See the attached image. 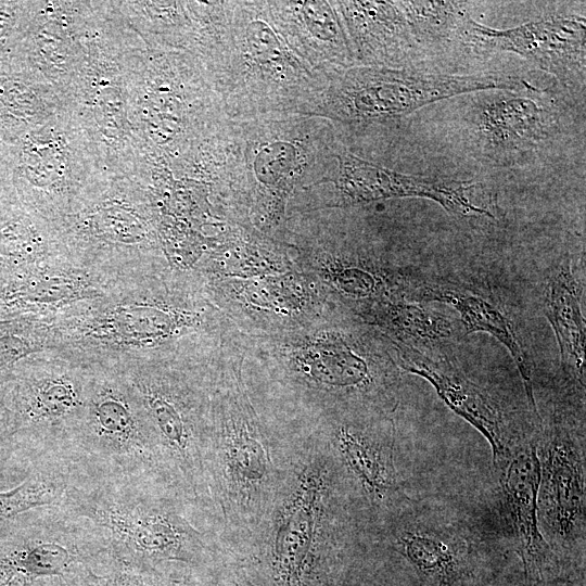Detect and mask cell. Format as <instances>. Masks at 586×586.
Segmentation results:
<instances>
[{
    "label": "cell",
    "instance_id": "d4e9b609",
    "mask_svg": "<svg viewBox=\"0 0 586 586\" xmlns=\"http://www.w3.org/2000/svg\"><path fill=\"white\" fill-rule=\"evenodd\" d=\"M356 65L415 68L422 51L402 1H333Z\"/></svg>",
    "mask_w": 586,
    "mask_h": 586
},
{
    "label": "cell",
    "instance_id": "4316f807",
    "mask_svg": "<svg viewBox=\"0 0 586 586\" xmlns=\"http://www.w3.org/2000/svg\"><path fill=\"white\" fill-rule=\"evenodd\" d=\"M337 448L365 495L375 506L397 509L409 499L393 457L392 431L345 423L336 431Z\"/></svg>",
    "mask_w": 586,
    "mask_h": 586
},
{
    "label": "cell",
    "instance_id": "f35d334b",
    "mask_svg": "<svg viewBox=\"0 0 586 586\" xmlns=\"http://www.w3.org/2000/svg\"><path fill=\"white\" fill-rule=\"evenodd\" d=\"M472 581H473V577L470 578L469 581H467L462 586H476V585L473 584Z\"/></svg>",
    "mask_w": 586,
    "mask_h": 586
},
{
    "label": "cell",
    "instance_id": "e0dca14e",
    "mask_svg": "<svg viewBox=\"0 0 586 586\" xmlns=\"http://www.w3.org/2000/svg\"><path fill=\"white\" fill-rule=\"evenodd\" d=\"M395 550L428 586H462L473 577L482 537L458 510L410 498L398 507Z\"/></svg>",
    "mask_w": 586,
    "mask_h": 586
},
{
    "label": "cell",
    "instance_id": "6da1fadb",
    "mask_svg": "<svg viewBox=\"0 0 586 586\" xmlns=\"http://www.w3.org/2000/svg\"><path fill=\"white\" fill-rule=\"evenodd\" d=\"M56 349L90 364L198 357L230 331L190 270L165 266L118 279L105 295L54 319Z\"/></svg>",
    "mask_w": 586,
    "mask_h": 586
},
{
    "label": "cell",
    "instance_id": "4fadbf2b",
    "mask_svg": "<svg viewBox=\"0 0 586 586\" xmlns=\"http://www.w3.org/2000/svg\"><path fill=\"white\" fill-rule=\"evenodd\" d=\"M111 560L102 533L60 505L24 512L0 525V586H40Z\"/></svg>",
    "mask_w": 586,
    "mask_h": 586
},
{
    "label": "cell",
    "instance_id": "f546056e",
    "mask_svg": "<svg viewBox=\"0 0 586 586\" xmlns=\"http://www.w3.org/2000/svg\"><path fill=\"white\" fill-rule=\"evenodd\" d=\"M354 314L397 346L417 351L442 344L455 334L450 319L404 296L352 307Z\"/></svg>",
    "mask_w": 586,
    "mask_h": 586
},
{
    "label": "cell",
    "instance_id": "8992f818",
    "mask_svg": "<svg viewBox=\"0 0 586 586\" xmlns=\"http://www.w3.org/2000/svg\"><path fill=\"white\" fill-rule=\"evenodd\" d=\"M132 111L152 169H170L230 118L191 54L148 46L135 78Z\"/></svg>",
    "mask_w": 586,
    "mask_h": 586
},
{
    "label": "cell",
    "instance_id": "8d00e7d4",
    "mask_svg": "<svg viewBox=\"0 0 586 586\" xmlns=\"http://www.w3.org/2000/svg\"><path fill=\"white\" fill-rule=\"evenodd\" d=\"M7 394V385L0 384V454L7 453L11 435V417Z\"/></svg>",
    "mask_w": 586,
    "mask_h": 586
},
{
    "label": "cell",
    "instance_id": "d590c367",
    "mask_svg": "<svg viewBox=\"0 0 586 586\" xmlns=\"http://www.w3.org/2000/svg\"><path fill=\"white\" fill-rule=\"evenodd\" d=\"M17 204L13 186L11 144L0 138V211Z\"/></svg>",
    "mask_w": 586,
    "mask_h": 586
},
{
    "label": "cell",
    "instance_id": "3957f363",
    "mask_svg": "<svg viewBox=\"0 0 586 586\" xmlns=\"http://www.w3.org/2000/svg\"><path fill=\"white\" fill-rule=\"evenodd\" d=\"M145 49L116 1H91L82 56L61 98L109 175L150 183L152 168L132 111L135 78Z\"/></svg>",
    "mask_w": 586,
    "mask_h": 586
},
{
    "label": "cell",
    "instance_id": "4dcf8cb0",
    "mask_svg": "<svg viewBox=\"0 0 586 586\" xmlns=\"http://www.w3.org/2000/svg\"><path fill=\"white\" fill-rule=\"evenodd\" d=\"M544 310L558 342L564 377L584 397L586 328L577 284L568 267L549 278Z\"/></svg>",
    "mask_w": 586,
    "mask_h": 586
},
{
    "label": "cell",
    "instance_id": "ac0fdd59",
    "mask_svg": "<svg viewBox=\"0 0 586 586\" xmlns=\"http://www.w3.org/2000/svg\"><path fill=\"white\" fill-rule=\"evenodd\" d=\"M311 187H326L328 190L327 202L318 211L341 209L396 198H423L437 202L447 212L459 216L493 217L485 204L477 201L476 184L471 181L434 179L396 171L352 153L337 140L334 166Z\"/></svg>",
    "mask_w": 586,
    "mask_h": 586
},
{
    "label": "cell",
    "instance_id": "5b68a950",
    "mask_svg": "<svg viewBox=\"0 0 586 586\" xmlns=\"http://www.w3.org/2000/svg\"><path fill=\"white\" fill-rule=\"evenodd\" d=\"M533 89L522 77L501 72L457 75L355 65L328 80L309 116L328 120L336 140L347 146L440 100L487 90Z\"/></svg>",
    "mask_w": 586,
    "mask_h": 586
},
{
    "label": "cell",
    "instance_id": "9c48e42d",
    "mask_svg": "<svg viewBox=\"0 0 586 586\" xmlns=\"http://www.w3.org/2000/svg\"><path fill=\"white\" fill-rule=\"evenodd\" d=\"M63 459L77 476L164 481L167 467L157 438L116 366L94 364L87 405Z\"/></svg>",
    "mask_w": 586,
    "mask_h": 586
},
{
    "label": "cell",
    "instance_id": "484cf974",
    "mask_svg": "<svg viewBox=\"0 0 586 586\" xmlns=\"http://www.w3.org/2000/svg\"><path fill=\"white\" fill-rule=\"evenodd\" d=\"M268 7L289 46L328 80L356 65L333 1H268Z\"/></svg>",
    "mask_w": 586,
    "mask_h": 586
},
{
    "label": "cell",
    "instance_id": "8fae6325",
    "mask_svg": "<svg viewBox=\"0 0 586 586\" xmlns=\"http://www.w3.org/2000/svg\"><path fill=\"white\" fill-rule=\"evenodd\" d=\"M220 351L208 356L114 364L135 391L157 438L164 461L193 484L211 424L207 395Z\"/></svg>",
    "mask_w": 586,
    "mask_h": 586
},
{
    "label": "cell",
    "instance_id": "5bb4252c",
    "mask_svg": "<svg viewBox=\"0 0 586 586\" xmlns=\"http://www.w3.org/2000/svg\"><path fill=\"white\" fill-rule=\"evenodd\" d=\"M539 530L565 574L585 571L586 451L584 418L555 415L537 431Z\"/></svg>",
    "mask_w": 586,
    "mask_h": 586
},
{
    "label": "cell",
    "instance_id": "277c9868",
    "mask_svg": "<svg viewBox=\"0 0 586 586\" xmlns=\"http://www.w3.org/2000/svg\"><path fill=\"white\" fill-rule=\"evenodd\" d=\"M232 119L271 114L309 116L328 85L286 42L268 1H235L230 40L209 75Z\"/></svg>",
    "mask_w": 586,
    "mask_h": 586
},
{
    "label": "cell",
    "instance_id": "7a4b0ae2",
    "mask_svg": "<svg viewBox=\"0 0 586 586\" xmlns=\"http://www.w3.org/2000/svg\"><path fill=\"white\" fill-rule=\"evenodd\" d=\"M335 148L331 124L317 116L231 118L226 189L239 224L278 239L290 202L332 169Z\"/></svg>",
    "mask_w": 586,
    "mask_h": 586
},
{
    "label": "cell",
    "instance_id": "83f0119b",
    "mask_svg": "<svg viewBox=\"0 0 586 586\" xmlns=\"http://www.w3.org/2000/svg\"><path fill=\"white\" fill-rule=\"evenodd\" d=\"M64 107L58 89L25 60L0 65V138L13 143Z\"/></svg>",
    "mask_w": 586,
    "mask_h": 586
},
{
    "label": "cell",
    "instance_id": "cb8c5ba5",
    "mask_svg": "<svg viewBox=\"0 0 586 586\" xmlns=\"http://www.w3.org/2000/svg\"><path fill=\"white\" fill-rule=\"evenodd\" d=\"M90 7L91 1H34L22 59L60 95L80 63Z\"/></svg>",
    "mask_w": 586,
    "mask_h": 586
},
{
    "label": "cell",
    "instance_id": "d6a6232c",
    "mask_svg": "<svg viewBox=\"0 0 586 586\" xmlns=\"http://www.w3.org/2000/svg\"><path fill=\"white\" fill-rule=\"evenodd\" d=\"M31 464L29 475L20 485L0 492V525L24 512L61 502L72 477L69 464L59 457Z\"/></svg>",
    "mask_w": 586,
    "mask_h": 586
},
{
    "label": "cell",
    "instance_id": "836d02e7",
    "mask_svg": "<svg viewBox=\"0 0 586 586\" xmlns=\"http://www.w3.org/2000/svg\"><path fill=\"white\" fill-rule=\"evenodd\" d=\"M421 50L458 40L467 17L463 1H402Z\"/></svg>",
    "mask_w": 586,
    "mask_h": 586
},
{
    "label": "cell",
    "instance_id": "ffe728a7",
    "mask_svg": "<svg viewBox=\"0 0 586 586\" xmlns=\"http://www.w3.org/2000/svg\"><path fill=\"white\" fill-rule=\"evenodd\" d=\"M538 91L477 92L467 114V126L469 139L484 157L495 164H512L556 135V113L535 94Z\"/></svg>",
    "mask_w": 586,
    "mask_h": 586
},
{
    "label": "cell",
    "instance_id": "9a60e30c",
    "mask_svg": "<svg viewBox=\"0 0 586 586\" xmlns=\"http://www.w3.org/2000/svg\"><path fill=\"white\" fill-rule=\"evenodd\" d=\"M241 335L244 351L267 355L293 375L329 391L368 396L387 379L377 355L331 315L290 332Z\"/></svg>",
    "mask_w": 586,
    "mask_h": 586
},
{
    "label": "cell",
    "instance_id": "603a6c76",
    "mask_svg": "<svg viewBox=\"0 0 586 586\" xmlns=\"http://www.w3.org/2000/svg\"><path fill=\"white\" fill-rule=\"evenodd\" d=\"M120 278L60 255L11 275L1 298L26 318L54 320L102 297Z\"/></svg>",
    "mask_w": 586,
    "mask_h": 586
},
{
    "label": "cell",
    "instance_id": "d6986e66",
    "mask_svg": "<svg viewBox=\"0 0 586 586\" xmlns=\"http://www.w3.org/2000/svg\"><path fill=\"white\" fill-rule=\"evenodd\" d=\"M460 42L474 51L517 53L569 88L585 86L586 23L582 16H553L497 29L464 21Z\"/></svg>",
    "mask_w": 586,
    "mask_h": 586
},
{
    "label": "cell",
    "instance_id": "7c38bea8",
    "mask_svg": "<svg viewBox=\"0 0 586 586\" xmlns=\"http://www.w3.org/2000/svg\"><path fill=\"white\" fill-rule=\"evenodd\" d=\"M11 152L17 203L52 222L111 176L64 107L11 143Z\"/></svg>",
    "mask_w": 586,
    "mask_h": 586
},
{
    "label": "cell",
    "instance_id": "1f68e13d",
    "mask_svg": "<svg viewBox=\"0 0 586 586\" xmlns=\"http://www.w3.org/2000/svg\"><path fill=\"white\" fill-rule=\"evenodd\" d=\"M127 23L153 49L190 53L194 18L190 1H116Z\"/></svg>",
    "mask_w": 586,
    "mask_h": 586
},
{
    "label": "cell",
    "instance_id": "74e56055",
    "mask_svg": "<svg viewBox=\"0 0 586 586\" xmlns=\"http://www.w3.org/2000/svg\"><path fill=\"white\" fill-rule=\"evenodd\" d=\"M527 586H585V571L563 574Z\"/></svg>",
    "mask_w": 586,
    "mask_h": 586
},
{
    "label": "cell",
    "instance_id": "e575fe53",
    "mask_svg": "<svg viewBox=\"0 0 586 586\" xmlns=\"http://www.w3.org/2000/svg\"><path fill=\"white\" fill-rule=\"evenodd\" d=\"M34 1H0V65L22 59Z\"/></svg>",
    "mask_w": 586,
    "mask_h": 586
},
{
    "label": "cell",
    "instance_id": "f1b7e54d",
    "mask_svg": "<svg viewBox=\"0 0 586 586\" xmlns=\"http://www.w3.org/2000/svg\"><path fill=\"white\" fill-rule=\"evenodd\" d=\"M417 295L420 300L441 302L456 309L466 334L488 333L508 349L521 374L528 406L534 417L540 422L542 418L534 398L532 367L504 310L493 301L475 292L447 285H421L410 294V300L413 301Z\"/></svg>",
    "mask_w": 586,
    "mask_h": 586
},
{
    "label": "cell",
    "instance_id": "2e32d148",
    "mask_svg": "<svg viewBox=\"0 0 586 586\" xmlns=\"http://www.w3.org/2000/svg\"><path fill=\"white\" fill-rule=\"evenodd\" d=\"M231 327L244 335H271L330 315L332 300L309 272L295 268L249 278L201 282Z\"/></svg>",
    "mask_w": 586,
    "mask_h": 586
},
{
    "label": "cell",
    "instance_id": "7402d4cb",
    "mask_svg": "<svg viewBox=\"0 0 586 586\" xmlns=\"http://www.w3.org/2000/svg\"><path fill=\"white\" fill-rule=\"evenodd\" d=\"M537 431L526 436L495 466L512 546L521 559L527 585L565 574L538 524L540 470Z\"/></svg>",
    "mask_w": 586,
    "mask_h": 586
},
{
    "label": "cell",
    "instance_id": "52a82bcc",
    "mask_svg": "<svg viewBox=\"0 0 586 586\" xmlns=\"http://www.w3.org/2000/svg\"><path fill=\"white\" fill-rule=\"evenodd\" d=\"M53 224L69 257L107 273L126 277L171 265L151 187L142 179L107 176Z\"/></svg>",
    "mask_w": 586,
    "mask_h": 586
},
{
    "label": "cell",
    "instance_id": "30bf717a",
    "mask_svg": "<svg viewBox=\"0 0 586 586\" xmlns=\"http://www.w3.org/2000/svg\"><path fill=\"white\" fill-rule=\"evenodd\" d=\"M93 370L94 364L61 349L18 364L4 383L11 417L7 453L23 451L33 462L63 459L82 418Z\"/></svg>",
    "mask_w": 586,
    "mask_h": 586
},
{
    "label": "cell",
    "instance_id": "ba28073f",
    "mask_svg": "<svg viewBox=\"0 0 586 586\" xmlns=\"http://www.w3.org/2000/svg\"><path fill=\"white\" fill-rule=\"evenodd\" d=\"M154 487L143 481L72 475L59 505L102 533L113 560L154 570L157 561L189 560L199 548L195 532Z\"/></svg>",
    "mask_w": 586,
    "mask_h": 586
},
{
    "label": "cell",
    "instance_id": "44dd1931",
    "mask_svg": "<svg viewBox=\"0 0 586 586\" xmlns=\"http://www.w3.org/2000/svg\"><path fill=\"white\" fill-rule=\"evenodd\" d=\"M396 361L407 372L425 379L443 402L488 442L494 467L538 426L519 424L485 388L471 381L451 361L394 345Z\"/></svg>",
    "mask_w": 586,
    "mask_h": 586
}]
</instances>
